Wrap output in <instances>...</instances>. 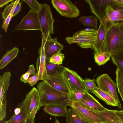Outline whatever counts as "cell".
Masks as SVG:
<instances>
[{"instance_id": "cell-37", "label": "cell", "mask_w": 123, "mask_h": 123, "mask_svg": "<svg viewBox=\"0 0 123 123\" xmlns=\"http://www.w3.org/2000/svg\"><path fill=\"white\" fill-rule=\"evenodd\" d=\"M21 2H19L15 8L13 14V17L17 15L20 11L21 9Z\"/></svg>"}, {"instance_id": "cell-29", "label": "cell", "mask_w": 123, "mask_h": 123, "mask_svg": "<svg viewBox=\"0 0 123 123\" xmlns=\"http://www.w3.org/2000/svg\"><path fill=\"white\" fill-rule=\"evenodd\" d=\"M87 91L76 90L71 91L69 96L71 101L78 102L81 99Z\"/></svg>"}, {"instance_id": "cell-28", "label": "cell", "mask_w": 123, "mask_h": 123, "mask_svg": "<svg viewBox=\"0 0 123 123\" xmlns=\"http://www.w3.org/2000/svg\"><path fill=\"white\" fill-rule=\"evenodd\" d=\"M113 63L123 73V53L111 57Z\"/></svg>"}, {"instance_id": "cell-20", "label": "cell", "mask_w": 123, "mask_h": 123, "mask_svg": "<svg viewBox=\"0 0 123 123\" xmlns=\"http://www.w3.org/2000/svg\"><path fill=\"white\" fill-rule=\"evenodd\" d=\"M97 32L96 40L93 46V49L95 53L101 52L106 32L105 26L101 23H100Z\"/></svg>"}, {"instance_id": "cell-24", "label": "cell", "mask_w": 123, "mask_h": 123, "mask_svg": "<svg viewBox=\"0 0 123 123\" xmlns=\"http://www.w3.org/2000/svg\"><path fill=\"white\" fill-rule=\"evenodd\" d=\"M46 68L48 75L62 74L65 67L46 61Z\"/></svg>"}, {"instance_id": "cell-7", "label": "cell", "mask_w": 123, "mask_h": 123, "mask_svg": "<svg viewBox=\"0 0 123 123\" xmlns=\"http://www.w3.org/2000/svg\"><path fill=\"white\" fill-rule=\"evenodd\" d=\"M53 7L62 16L69 18L77 17L80 14L78 7L69 0H52Z\"/></svg>"}, {"instance_id": "cell-27", "label": "cell", "mask_w": 123, "mask_h": 123, "mask_svg": "<svg viewBox=\"0 0 123 123\" xmlns=\"http://www.w3.org/2000/svg\"><path fill=\"white\" fill-rule=\"evenodd\" d=\"M116 83L118 92L123 102V73L118 68L116 71Z\"/></svg>"}, {"instance_id": "cell-43", "label": "cell", "mask_w": 123, "mask_h": 123, "mask_svg": "<svg viewBox=\"0 0 123 123\" xmlns=\"http://www.w3.org/2000/svg\"><path fill=\"white\" fill-rule=\"evenodd\" d=\"M3 123H8L7 122V121H5Z\"/></svg>"}, {"instance_id": "cell-1", "label": "cell", "mask_w": 123, "mask_h": 123, "mask_svg": "<svg viewBox=\"0 0 123 123\" xmlns=\"http://www.w3.org/2000/svg\"><path fill=\"white\" fill-rule=\"evenodd\" d=\"M112 56L123 53V23L114 25L107 31L101 52Z\"/></svg>"}, {"instance_id": "cell-15", "label": "cell", "mask_w": 123, "mask_h": 123, "mask_svg": "<svg viewBox=\"0 0 123 123\" xmlns=\"http://www.w3.org/2000/svg\"><path fill=\"white\" fill-rule=\"evenodd\" d=\"M46 41L42 38L41 46L38 50L39 56L37 58L36 63V69L38 73L39 80L45 82L47 78L46 68V60L44 49V46Z\"/></svg>"}, {"instance_id": "cell-32", "label": "cell", "mask_w": 123, "mask_h": 123, "mask_svg": "<svg viewBox=\"0 0 123 123\" xmlns=\"http://www.w3.org/2000/svg\"><path fill=\"white\" fill-rule=\"evenodd\" d=\"M19 1L20 0H15V3L11 12L7 18L3 21L2 28L5 32H6L9 22L12 17H13V14L15 8L18 3Z\"/></svg>"}, {"instance_id": "cell-17", "label": "cell", "mask_w": 123, "mask_h": 123, "mask_svg": "<svg viewBox=\"0 0 123 123\" xmlns=\"http://www.w3.org/2000/svg\"><path fill=\"white\" fill-rule=\"evenodd\" d=\"M78 102L84 107L92 111H102L107 109L102 106L88 91Z\"/></svg>"}, {"instance_id": "cell-16", "label": "cell", "mask_w": 123, "mask_h": 123, "mask_svg": "<svg viewBox=\"0 0 123 123\" xmlns=\"http://www.w3.org/2000/svg\"><path fill=\"white\" fill-rule=\"evenodd\" d=\"M63 48V46L57 41V38H52L50 34L44 46L46 61H48L54 55L61 51Z\"/></svg>"}, {"instance_id": "cell-4", "label": "cell", "mask_w": 123, "mask_h": 123, "mask_svg": "<svg viewBox=\"0 0 123 123\" xmlns=\"http://www.w3.org/2000/svg\"><path fill=\"white\" fill-rule=\"evenodd\" d=\"M38 12L41 27L42 37L46 40L50 34L54 33L53 25L55 20L50 6L47 4H41Z\"/></svg>"}, {"instance_id": "cell-5", "label": "cell", "mask_w": 123, "mask_h": 123, "mask_svg": "<svg viewBox=\"0 0 123 123\" xmlns=\"http://www.w3.org/2000/svg\"><path fill=\"white\" fill-rule=\"evenodd\" d=\"M100 23L104 25L106 32L113 25L123 23V5L113 0L107 8L105 17Z\"/></svg>"}, {"instance_id": "cell-13", "label": "cell", "mask_w": 123, "mask_h": 123, "mask_svg": "<svg viewBox=\"0 0 123 123\" xmlns=\"http://www.w3.org/2000/svg\"><path fill=\"white\" fill-rule=\"evenodd\" d=\"M70 106L81 116L91 123H104L103 120L97 112L88 109L78 102L71 101Z\"/></svg>"}, {"instance_id": "cell-34", "label": "cell", "mask_w": 123, "mask_h": 123, "mask_svg": "<svg viewBox=\"0 0 123 123\" xmlns=\"http://www.w3.org/2000/svg\"><path fill=\"white\" fill-rule=\"evenodd\" d=\"M33 11L38 12L39 10L41 4L36 0H23Z\"/></svg>"}, {"instance_id": "cell-9", "label": "cell", "mask_w": 123, "mask_h": 123, "mask_svg": "<svg viewBox=\"0 0 123 123\" xmlns=\"http://www.w3.org/2000/svg\"><path fill=\"white\" fill-rule=\"evenodd\" d=\"M41 30L38 12L31 9L14 28V31Z\"/></svg>"}, {"instance_id": "cell-25", "label": "cell", "mask_w": 123, "mask_h": 123, "mask_svg": "<svg viewBox=\"0 0 123 123\" xmlns=\"http://www.w3.org/2000/svg\"><path fill=\"white\" fill-rule=\"evenodd\" d=\"M78 21L85 27H94L97 30L98 22L96 17L94 15L82 16L78 18Z\"/></svg>"}, {"instance_id": "cell-38", "label": "cell", "mask_w": 123, "mask_h": 123, "mask_svg": "<svg viewBox=\"0 0 123 123\" xmlns=\"http://www.w3.org/2000/svg\"><path fill=\"white\" fill-rule=\"evenodd\" d=\"M116 116L123 122V110H113Z\"/></svg>"}, {"instance_id": "cell-36", "label": "cell", "mask_w": 123, "mask_h": 123, "mask_svg": "<svg viewBox=\"0 0 123 123\" xmlns=\"http://www.w3.org/2000/svg\"><path fill=\"white\" fill-rule=\"evenodd\" d=\"M39 80L38 74L37 72L29 78L27 80V83L31 86H32L37 83Z\"/></svg>"}, {"instance_id": "cell-10", "label": "cell", "mask_w": 123, "mask_h": 123, "mask_svg": "<svg viewBox=\"0 0 123 123\" xmlns=\"http://www.w3.org/2000/svg\"><path fill=\"white\" fill-rule=\"evenodd\" d=\"M32 92L30 91L26 94L23 101L19 104L17 107L19 111L17 114H14L8 120V123H25L28 116V111L31 98Z\"/></svg>"}, {"instance_id": "cell-26", "label": "cell", "mask_w": 123, "mask_h": 123, "mask_svg": "<svg viewBox=\"0 0 123 123\" xmlns=\"http://www.w3.org/2000/svg\"><path fill=\"white\" fill-rule=\"evenodd\" d=\"M111 57L110 54L106 52H102L94 53L95 61L99 66L105 64L110 60Z\"/></svg>"}, {"instance_id": "cell-35", "label": "cell", "mask_w": 123, "mask_h": 123, "mask_svg": "<svg viewBox=\"0 0 123 123\" xmlns=\"http://www.w3.org/2000/svg\"><path fill=\"white\" fill-rule=\"evenodd\" d=\"M15 3V1H12L10 4L7 5L2 12V18L4 20L6 19L9 14Z\"/></svg>"}, {"instance_id": "cell-23", "label": "cell", "mask_w": 123, "mask_h": 123, "mask_svg": "<svg viewBox=\"0 0 123 123\" xmlns=\"http://www.w3.org/2000/svg\"><path fill=\"white\" fill-rule=\"evenodd\" d=\"M93 93L97 97L104 101L107 105L113 106H117L115 100L109 94L101 90L97 87Z\"/></svg>"}, {"instance_id": "cell-39", "label": "cell", "mask_w": 123, "mask_h": 123, "mask_svg": "<svg viewBox=\"0 0 123 123\" xmlns=\"http://www.w3.org/2000/svg\"><path fill=\"white\" fill-rule=\"evenodd\" d=\"M13 0H0V7H2L4 6L6 4L9 2L13 1Z\"/></svg>"}, {"instance_id": "cell-14", "label": "cell", "mask_w": 123, "mask_h": 123, "mask_svg": "<svg viewBox=\"0 0 123 123\" xmlns=\"http://www.w3.org/2000/svg\"><path fill=\"white\" fill-rule=\"evenodd\" d=\"M58 91L69 96L71 92L70 88L62 74L48 75L45 82Z\"/></svg>"}, {"instance_id": "cell-40", "label": "cell", "mask_w": 123, "mask_h": 123, "mask_svg": "<svg viewBox=\"0 0 123 123\" xmlns=\"http://www.w3.org/2000/svg\"><path fill=\"white\" fill-rule=\"evenodd\" d=\"M34 119L28 116L25 123H34Z\"/></svg>"}, {"instance_id": "cell-19", "label": "cell", "mask_w": 123, "mask_h": 123, "mask_svg": "<svg viewBox=\"0 0 123 123\" xmlns=\"http://www.w3.org/2000/svg\"><path fill=\"white\" fill-rule=\"evenodd\" d=\"M43 110L51 116L66 117L68 110L67 106L56 104H48L44 106Z\"/></svg>"}, {"instance_id": "cell-12", "label": "cell", "mask_w": 123, "mask_h": 123, "mask_svg": "<svg viewBox=\"0 0 123 123\" xmlns=\"http://www.w3.org/2000/svg\"><path fill=\"white\" fill-rule=\"evenodd\" d=\"M113 0H86L90 11L101 22L105 17L107 8Z\"/></svg>"}, {"instance_id": "cell-33", "label": "cell", "mask_w": 123, "mask_h": 123, "mask_svg": "<svg viewBox=\"0 0 123 123\" xmlns=\"http://www.w3.org/2000/svg\"><path fill=\"white\" fill-rule=\"evenodd\" d=\"M84 84L86 90L93 93L96 88V86L95 80L93 79H85L83 80Z\"/></svg>"}, {"instance_id": "cell-18", "label": "cell", "mask_w": 123, "mask_h": 123, "mask_svg": "<svg viewBox=\"0 0 123 123\" xmlns=\"http://www.w3.org/2000/svg\"><path fill=\"white\" fill-rule=\"evenodd\" d=\"M31 90L32 95L28 111V116L34 119L37 111L40 109L41 106L37 89L34 87Z\"/></svg>"}, {"instance_id": "cell-6", "label": "cell", "mask_w": 123, "mask_h": 123, "mask_svg": "<svg viewBox=\"0 0 123 123\" xmlns=\"http://www.w3.org/2000/svg\"><path fill=\"white\" fill-rule=\"evenodd\" d=\"M98 87L109 94L113 98L119 109L122 106L119 98L117 91L116 83L113 81L107 74H103L97 77L96 81Z\"/></svg>"}, {"instance_id": "cell-21", "label": "cell", "mask_w": 123, "mask_h": 123, "mask_svg": "<svg viewBox=\"0 0 123 123\" xmlns=\"http://www.w3.org/2000/svg\"><path fill=\"white\" fill-rule=\"evenodd\" d=\"M19 50L14 47L11 50H8L0 60V69H3L17 56Z\"/></svg>"}, {"instance_id": "cell-30", "label": "cell", "mask_w": 123, "mask_h": 123, "mask_svg": "<svg viewBox=\"0 0 123 123\" xmlns=\"http://www.w3.org/2000/svg\"><path fill=\"white\" fill-rule=\"evenodd\" d=\"M64 57V54L60 51L54 55L48 61L49 62L55 64H62Z\"/></svg>"}, {"instance_id": "cell-11", "label": "cell", "mask_w": 123, "mask_h": 123, "mask_svg": "<svg viewBox=\"0 0 123 123\" xmlns=\"http://www.w3.org/2000/svg\"><path fill=\"white\" fill-rule=\"evenodd\" d=\"M62 75L68 83L71 91H87L85 87L84 80L76 72L65 67Z\"/></svg>"}, {"instance_id": "cell-41", "label": "cell", "mask_w": 123, "mask_h": 123, "mask_svg": "<svg viewBox=\"0 0 123 123\" xmlns=\"http://www.w3.org/2000/svg\"><path fill=\"white\" fill-rule=\"evenodd\" d=\"M116 1L123 5V0H116Z\"/></svg>"}, {"instance_id": "cell-2", "label": "cell", "mask_w": 123, "mask_h": 123, "mask_svg": "<svg viewBox=\"0 0 123 123\" xmlns=\"http://www.w3.org/2000/svg\"><path fill=\"white\" fill-rule=\"evenodd\" d=\"M41 106L50 104H56L67 106L70 105L71 101L69 95L64 94L43 81L37 86Z\"/></svg>"}, {"instance_id": "cell-3", "label": "cell", "mask_w": 123, "mask_h": 123, "mask_svg": "<svg viewBox=\"0 0 123 123\" xmlns=\"http://www.w3.org/2000/svg\"><path fill=\"white\" fill-rule=\"evenodd\" d=\"M97 32L94 28H85L77 31L72 36L66 37L65 39L69 44L76 43L82 48L93 49Z\"/></svg>"}, {"instance_id": "cell-22", "label": "cell", "mask_w": 123, "mask_h": 123, "mask_svg": "<svg viewBox=\"0 0 123 123\" xmlns=\"http://www.w3.org/2000/svg\"><path fill=\"white\" fill-rule=\"evenodd\" d=\"M66 117V123H91L72 108L68 110Z\"/></svg>"}, {"instance_id": "cell-8", "label": "cell", "mask_w": 123, "mask_h": 123, "mask_svg": "<svg viewBox=\"0 0 123 123\" xmlns=\"http://www.w3.org/2000/svg\"><path fill=\"white\" fill-rule=\"evenodd\" d=\"M11 72H4L0 77V121L3 120L6 115L7 105L6 95L10 83Z\"/></svg>"}, {"instance_id": "cell-42", "label": "cell", "mask_w": 123, "mask_h": 123, "mask_svg": "<svg viewBox=\"0 0 123 123\" xmlns=\"http://www.w3.org/2000/svg\"><path fill=\"white\" fill-rule=\"evenodd\" d=\"M55 123H60L57 119L55 118Z\"/></svg>"}, {"instance_id": "cell-31", "label": "cell", "mask_w": 123, "mask_h": 123, "mask_svg": "<svg viewBox=\"0 0 123 123\" xmlns=\"http://www.w3.org/2000/svg\"><path fill=\"white\" fill-rule=\"evenodd\" d=\"M36 73L34 65L33 64L29 66L26 72L21 77L20 80L21 82L26 84L27 83V80L30 77V76L32 74H34Z\"/></svg>"}]
</instances>
